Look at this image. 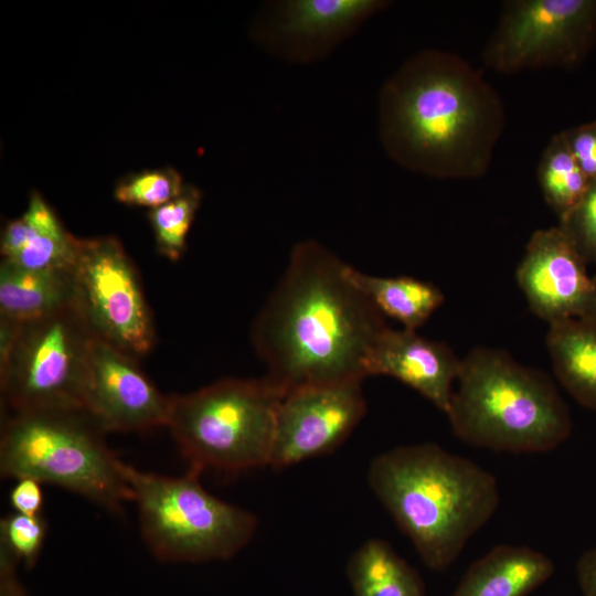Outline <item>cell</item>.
<instances>
[{
  "label": "cell",
  "mask_w": 596,
  "mask_h": 596,
  "mask_svg": "<svg viewBox=\"0 0 596 596\" xmlns=\"http://www.w3.org/2000/svg\"><path fill=\"white\" fill-rule=\"evenodd\" d=\"M348 266L316 241L298 243L253 323L266 376L285 394L366 376V356L389 326Z\"/></svg>",
  "instance_id": "1"
},
{
  "label": "cell",
  "mask_w": 596,
  "mask_h": 596,
  "mask_svg": "<svg viewBox=\"0 0 596 596\" xmlns=\"http://www.w3.org/2000/svg\"><path fill=\"white\" fill-rule=\"evenodd\" d=\"M505 125L501 97L466 60L425 49L384 83L379 135L401 167L438 179L483 175Z\"/></svg>",
  "instance_id": "2"
},
{
  "label": "cell",
  "mask_w": 596,
  "mask_h": 596,
  "mask_svg": "<svg viewBox=\"0 0 596 596\" xmlns=\"http://www.w3.org/2000/svg\"><path fill=\"white\" fill-rule=\"evenodd\" d=\"M368 481L434 571L446 570L459 557L500 503L499 485L490 471L434 443L380 454L370 464Z\"/></svg>",
  "instance_id": "3"
},
{
  "label": "cell",
  "mask_w": 596,
  "mask_h": 596,
  "mask_svg": "<svg viewBox=\"0 0 596 596\" xmlns=\"http://www.w3.org/2000/svg\"><path fill=\"white\" fill-rule=\"evenodd\" d=\"M456 384L445 414L454 434L468 445L540 454L571 435V413L553 380L502 350H471L461 359Z\"/></svg>",
  "instance_id": "4"
},
{
  "label": "cell",
  "mask_w": 596,
  "mask_h": 596,
  "mask_svg": "<svg viewBox=\"0 0 596 596\" xmlns=\"http://www.w3.org/2000/svg\"><path fill=\"white\" fill-rule=\"evenodd\" d=\"M104 434L84 409L9 413L1 429V476L30 477L120 512L132 492Z\"/></svg>",
  "instance_id": "5"
},
{
  "label": "cell",
  "mask_w": 596,
  "mask_h": 596,
  "mask_svg": "<svg viewBox=\"0 0 596 596\" xmlns=\"http://www.w3.org/2000/svg\"><path fill=\"white\" fill-rule=\"evenodd\" d=\"M285 392L270 379H223L170 395L167 426L190 465L240 472L269 466Z\"/></svg>",
  "instance_id": "6"
},
{
  "label": "cell",
  "mask_w": 596,
  "mask_h": 596,
  "mask_svg": "<svg viewBox=\"0 0 596 596\" xmlns=\"http://www.w3.org/2000/svg\"><path fill=\"white\" fill-rule=\"evenodd\" d=\"M123 469L138 509L142 538L158 560L224 561L253 539L255 515L206 491L199 467L190 465L177 477L142 471L125 462Z\"/></svg>",
  "instance_id": "7"
},
{
  "label": "cell",
  "mask_w": 596,
  "mask_h": 596,
  "mask_svg": "<svg viewBox=\"0 0 596 596\" xmlns=\"http://www.w3.org/2000/svg\"><path fill=\"white\" fill-rule=\"evenodd\" d=\"M93 338L74 304L21 323L8 355L0 360L6 409H84V382Z\"/></svg>",
  "instance_id": "8"
},
{
  "label": "cell",
  "mask_w": 596,
  "mask_h": 596,
  "mask_svg": "<svg viewBox=\"0 0 596 596\" xmlns=\"http://www.w3.org/2000/svg\"><path fill=\"white\" fill-rule=\"evenodd\" d=\"M74 306L94 338L138 359L155 329L138 273L114 236L78 240L72 268Z\"/></svg>",
  "instance_id": "9"
},
{
  "label": "cell",
  "mask_w": 596,
  "mask_h": 596,
  "mask_svg": "<svg viewBox=\"0 0 596 596\" xmlns=\"http://www.w3.org/2000/svg\"><path fill=\"white\" fill-rule=\"evenodd\" d=\"M596 40V0L505 1L483 49V64L510 74L573 67Z\"/></svg>",
  "instance_id": "10"
},
{
  "label": "cell",
  "mask_w": 596,
  "mask_h": 596,
  "mask_svg": "<svg viewBox=\"0 0 596 596\" xmlns=\"http://www.w3.org/2000/svg\"><path fill=\"white\" fill-rule=\"evenodd\" d=\"M365 413L362 380L287 392L276 416L269 466L290 467L333 451Z\"/></svg>",
  "instance_id": "11"
},
{
  "label": "cell",
  "mask_w": 596,
  "mask_h": 596,
  "mask_svg": "<svg viewBox=\"0 0 596 596\" xmlns=\"http://www.w3.org/2000/svg\"><path fill=\"white\" fill-rule=\"evenodd\" d=\"M83 408L105 433L140 432L167 426L170 395L158 390L137 359L93 338Z\"/></svg>",
  "instance_id": "12"
},
{
  "label": "cell",
  "mask_w": 596,
  "mask_h": 596,
  "mask_svg": "<svg viewBox=\"0 0 596 596\" xmlns=\"http://www.w3.org/2000/svg\"><path fill=\"white\" fill-rule=\"evenodd\" d=\"M517 281L529 308L549 326L596 318V278L558 225L531 235Z\"/></svg>",
  "instance_id": "13"
},
{
  "label": "cell",
  "mask_w": 596,
  "mask_h": 596,
  "mask_svg": "<svg viewBox=\"0 0 596 596\" xmlns=\"http://www.w3.org/2000/svg\"><path fill=\"white\" fill-rule=\"evenodd\" d=\"M386 6L384 0L270 2L256 22L254 33L270 53L286 61L315 62Z\"/></svg>",
  "instance_id": "14"
},
{
  "label": "cell",
  "mask_w": 596,
  "mask_h": 596,
  "mask_svg": "<svg viewBox=\"0 0 596 596\" xmlns=\"http://www.w3.org/2000/svg\"><path fill=\"white\" fill-rule=\"evenodd\" d=\"M461 359L443 342L421 337L416 330L387 327L371 348L364 370L369 375L392 376L446 413Z\"/></svg>",
  "instance_id": "15"
},
{
  "label": "cell",
  "mask_w": 596,
  "mask_h": 596,
  "mask_svg": "<svg viewBox=\"0 0 596 596\" xmlns=\"http://www.w3.org/2000/svg\"><path fill=\"white\" fill-rule=\"evenodd\" d=\"M78 240L67 232L41 193L34 191L24 213L6 224L0 252L3 260L24 269L70 272Z\"/></svg>",
  "instance_id": "16"
},
{
  "label": "cell",
  "mask_w": 596,
  "mask_h": 596,
  "mask_svg": "<svg viewBox=\"0 0 596 596\" xmlns=\"http://www.w3.org/2000/svg\"><path fill=\"white\" fill-rule=\"evenodd\" d=\"M553 573L554 563L544 553L500 544L471 564L450 596H528Z\"/></svg>",
  "instance_id": "17"
},
{
  "label": "cell",
  "mask_w": 596,
  "mask_h": 596,
  "mask_svg": "<svg viewBox=\"0 0 596 596\" xmlns=\"http://www.w3.org/2000/svg\"><path fill=\"white\" fill-rule=\"evenodd\" d=\"M73 304L72 270H30L1 259L0 319L25 323Z\"/></svg>",
  "instance_id": "18"
},
{
  "label": "cell",
  "mask_w": 596,
  "mask_h": 596,
  "mask_svg": "<svg viewBox=\"0 0 596 596\" xmlns=\"http://www.w3.org/2000/svg\"><path fill=\"white\" fill-rule=\"evenodd\" d=\"M546 348L557 381L576 402L596 411V318L549 326Z\"/></svg>",
  "instance_id": "19"
},
{
  "label": "cell",
  "mask_w": 596,
  "mask_h": 596,
  "mask_svg": "<svg viewBox=\"0 0 596 596\" xmlns=\"http://www.w3.org/2000/svg\"><path fill=\"white\" fill-rule=\"evenodd\" d=\"M348 274L383 316L397 320L404 329L423 326L445 299L437 286L414 277L373 276L350 265Z\"/></svg>",
  "instance_id": "20"
},
{
  "label": "cell",
  "mask_w": 596,
  "mask_h": 596,
  "mask_svg": "<svg viewBox=\"0 0 596 596\" xmlns=\"http://www.w3.org/2000/svg\"><path fill=\"white\" fill-rule=\"evenodd\" d=\"M353 596H426L416 571L384 540L370 539L350 557Z\"/></svg>",
  "instance_id": "21"
},
{
  "label": "cell",
  "mask_w": 596,
  "mask_h": 596,
  "mask_svg": "<svg viewBox=\"0 0 596 596\" xmlns=\"http://www.w3.org/2000/svg\"><path fill=\"white\" fill-rule=\"evenodd\" d=\"M546 204L564 221L582 200L590 181L575 160L564 131L551 137L536 171Z\"/></svg>",
  "instance_id": "22"
},
{
  "label": "cell",
  "mask_w": 596,
  "mask_h": 596,
  "mask_svg": "<svg viewBox=\"0 0 596 596\" xmlns=\"http://www.w3.org/2000/svg\"><path fill=\"white\" fill-rule=\"evenodd\" d=\"M201 203V192L185 184L173 200L150 210L149 221L156 246L162 256L178 260L185 251L187 235Z\"/></svg>",
  "instance_id": "23"
},
{
  "label": "cell",
  "mask_w": 596,
  "mask_h": 596,
  "mask_svg": "<svg viewBox=\"0 0 596 596\" xmlns=\"http://www.w3.org/2000/svg\"><path fill=\"white\" fill-rule=\"evenodd\" d=\"M184 187L177 170L159 168L126 177L116 185L114 196L120 203L152 210L177 198Z\"/></svg>",
  "instance_id": "24"
},
{
  "label": "cell",
  "mask_w": 596,
  "mask_h": 596,
  "mask_svg": "<svg viewBox=\"0 0 596 596\" xmlns=\"http://www.w3.org/2000/svg\"><path fill=\"white\" fill-rule=\"evenodd\" d=\"M47 533L43 514L12 512L0 521V551L6 552L26 570L35 566Z\"/></svg>",
  "instance_id": "25"
},
{
  "label": "cell",
  "mask_w": 596,
  "mask_h": 596,
  "mask_svg": "<svg viewBox=\"0 0 596 596\" xmlns=\"http://www.w3.org/2000/svg\"><path fill=\"white\" fill-rule=\"evenodd\" d=\"M586 264L596 266V181H592L582 200L558 223Z\"/></svg>",
  "instance_id": "26"
},
{
  "label": "cell",
  "mask_w": 596,
  "mask_h": 596,
  "mask_svg": "<svg viewBox=\"0 0 596 596\" xmlns=\"http://www.w3.org/2000/svg\"><path fill=\"white\" fill-rule=\"evenodd\" d=\"M563 131L579 168L590 182L596 181V120Z\"/></svg>",
  "instance_id": "27"
},
{
  "label": "cell",
  "mask_w": 596,
  "mask_h": 596,
  "mask_svg": "<svg viewBox=\"0 0 596 596\" xmlns=\"http://www.w3.org/2000/svg\"><path fill=\"white\" fill-rule=\"evenodd\" d=\"M9 499L14 512L36 515L42 513L43 490L42 482L30 477L15 479Z\"/></svg>",
  "instance_id": "28"
},
{
  "label": "cell",
  "mask_w": 596,
  "mask_h": 596,
  "mask_svg": "<svg viewBox=\"0 0 596 596\" xmlns=\"http://www.w3.org/2000/svg\"><path fill=\"white\" fill-rule=\"evenodd\" d=\"M19 564L0 551V596H31L18 576Z\"/></svg>",
  "instance_id": "29"
},
{
  "label": "cell",
  "mask_w": 596,
  "mask_h": 596,
  "mask_svg": "<svg viewBox=\"0 0 596 596\" xmlns=\"http://www.w3.org/2000/svg\"><path fill=\"white\" fill-rule=\"evenodd\" d=\"M576 574L583 596H596V547L581 555L576 564Z\"/></svg>",
  "instance_id": "30"
}]
</instances>
